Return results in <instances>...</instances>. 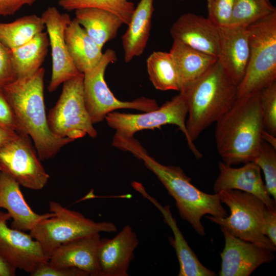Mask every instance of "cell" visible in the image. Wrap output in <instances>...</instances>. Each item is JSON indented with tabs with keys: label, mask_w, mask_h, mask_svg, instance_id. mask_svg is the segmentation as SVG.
<instances>
[{
	"label": "cell",
	"mask_w": 276,
	"mask_h": 276,
	"mask_svg": "<svg viewBox=\"0 0 276 276\" xmlns=\"http://www.w3.org/2000/svg\"><path fill=\"white\" fill-rule=\"evenodd\" d=\"M112 144L143 161L145 166L156 175L174 198L181 218L189 222L200 236L205 235L201 222L203 216L228 215L217 193L210 194L199 190L191 182V179L180 167L160 164L150 156L134 137H116L112 140Z\"/></svg>",
	"instance_id": "obj_1"
},
{
	"label": "cell",
	"mask_w": 276,
	"mask_h": 276,
	"mask_svg": "<svg viewBox=\"0 0 276 276\" xmlns=\"http://www.w3.org/2000/svg\"><path fill=\"white\" fill-rule=\"evenodd\" d=\"M45 70L15 79L3 91L26 133L33 141L40 160L54 157L65 145L74 141L60 137L50 130L44 100Z\"/></svg>",
	"instance_id": "obj_2"
},
{
	"label": "cell",
	"mask_w": 276,
	"mask_h": 276,
	"mask_svg": "<svg viewBox=\"0 0 276 276\" xmlns=\"http://www.w3.org/2000/svg\"><path fill=\"white\" fill-rule=\"evenodd\" d=\"M259 91L237 98L216 122L217 151L229 165L254 162L258 155L264 129Z\"/></svg>",
	"instance_id": "obj_3"
},
{
	"label": "cell",
	"mask_w": 276,
	"mask_h": 276,
	"mask_svg": "<svg viewBox=\"0 0 276 276\" xmlns=\"http://www.w3.org/2000/svg\"><path fill=\"white\" fill-rule=\"evenodd\" d=\"M237 87L217 59L208 72L182 93L187 99L186 128L191 141L194 142L232 107L237 99Z\"/></svg>",
	"instance_id": "obj_4"
},
{
	"label": "cell",
	"mask_w": 276,
	"mask_h": 276,
	"mask_svg": "<svg viewBox=\"0 0 276 276\" xmlns=\"http://www.w3.org/2000/svg\"><path fill=\"white\" fill-rule=\"evenodd\" d=\"M222 203L230 210L226 217L206 218L229 234L261 247L275 251L276 247L265 235L264 203L256 196L238 190H222L217 193Z\"/></svg>",
	"instance_id": "obj_5"
},
{
	"label": "cell",
	"mask_w": 276,
	"mask_h": 276,
	"mask_svg": "<svg viewBox=\"0 0 276 276\" xmlns=\"http://www.w3.org/2000/svg\"><path fill=\"white\" fill-rule=\"evenodd\" d=\"M250 53L237 98L260 91L276 81V11L247 27Z\"/></svg>",
	"instance_id": "obj_6"
},
{
	"label": "cell",
	"mask_w": 276,
	"mask_h": 276,
	"mask_svg": "<svg viewBox=\"0 0 276 276\" xmlns=\"http://www.w3.org/2000/svg\"><path fill=\"white\" fill-rule=\"evenodd\" d=\"M49 210L55 215L41 220L30 231V235L39 243L49 260L54 251L64 243L96 233L117 231L112 222H95L55 201L50 202Z\"/></svg>",
	"instance_id": "obj_7"
},
{
	"label": "cell",
	"mask_w": 276,
	"mask_h": 276,
	"mask_svg": "<svg viewBox=\"0 0 276 276\" xmlns=\"http://www.w3.org/2000/svg\"><path fill=\"white\" fill-rule=\"evenodd\" d=\"M188 105L185 94H179L160 107L142 113H128L111 112L105 119L108 125L116 130L114 136L123 138L134 137L138 131L159 128L166 124L177 126L185 136L191 151L197 159L202 154L191 141L186 128Z\"/></svg>",
	"instance_id": "obj_8"
},
{
	"label": "cell",
	"mask_w": 276,
	"mask_h": 276,
	"mask_svg": "<svg viewBox=\"0 0 276 276\" xmlns=\"http://www.w3.org/2000/svg\"><path fill=\"white\" fill-rule=\"evenodd\" d=\"M83 78L79 73L63 83L59 98L47 116L50 130L59 137L74 141L86 134L97 136L85 104Z\"/></svg>",
	"instance_id": "obj_9"
},
{
	"label": "cell",
	"mask_w": 276,
	"mask_h": 276,
	"mask_svg": "<svg viewBox=\"0 0 276 276\" xmlns=\"http://www.w3.org/2000/svg\"><path fill=\"white\" fill-rule=\"evenodd\" d=\"M117 59L114 51L107 49L99 63L83 74L84 99L93 124L103 121L107 114L117 109H132L147 112L159 107L155 100L145 97L123 101L114 96L107 86L104 75L108 65Z\"/></svg>",
	"instance_id": "obj_10"
},
{
	"label": "cell",
	"mask_w": 276,
	"mask_h": 276,
	"mask_svg": "<svg viewBox=\"0 0 276 276\" xmlns=\"http://www.w3.org/2000/svg\"><path fill=\"white\" fill-rule=\"evenodd\" d=\"M26 133H18L0 147V172L19 185L34 190L43 189L50 175L40 162Z\"/></svg>",
	"instance_id": "obj_11"
},
{
	"label": "cell",
	"mask_w": 276,
	"mask_h": 276,
	"mask_svg": "<svg viewBox=\"0 0 276 276\" xmlns=\"http://www.w3.org/2000/svg\"><path fill=\"white\" fill-rule=\"evenodd\" d=\"M41 17L44 23L51 49L52 69L48 90L51 93L65 81L79 73L69 54L64 38L66 27L71 21L67 13L53 6L48 7Z\"/></svg>",
	"instance_id": "obj_12"
},
{
	"label": "cell",
	"mask_w": 276,
	"mask_h": 276,
	"mask_svg": "<svg viewBox=\"0 0 276 276\" xmlns=\"http://www.w3.org/2000/svg\"><path fill=\"white\" fill-rule=\"evenodd\" d=\"M10 219L8 213L0 212V256L31 275L41 263L49 260L30 234L8 227Z\"/></svg>",
	"instance_id": "obj_13"
},
{
	"label": "cell",
	"mask_w": 276,
	"mask_h": 276,
	"mask_svg": "<svg viewBox=\"0 0 276 276\" xmlns=\"http://www.w3.org/2000/svg\"><path fill=\"white\" fill-rule=\"evenodd\" d=\"M225 239L220 276H248L261 265L274 259L272 251L241 240L220 227Z\"/></svg>",
	"instance_id": "obj_14"
},
{
	"label": "cell",
	"mask_w": 276,
	"mask_h": 276,
	"mask_svg": "<svg viewBox=\"0 0 276 276\" xmlns=\"http://www.w3.org/2000/svg\"><path fill=\"white\" fill-rule=\"evenodd\" d=\"M138 245L137 236L128 224L113 238H101L97 249L99 276H128Z\"/></svg>",
	"instance_id": "obj_15"
},
{
	"label": "cell",
	"mask_w": 276,
	"mask_h": 276,
	"mask_svg": "<svg viewBox=\"0 0 276 276\" xmlns=\"http://www.w3.org/2000/svg\"><path fill=\"white\" fill-rule=\"evenodd\" d=\"M170 34L173 40L218 58L220 28L208 18L191 13L182 14L171 26Z\"/></svg>",
	"instance_id": "obj_16"
},
{
	"label": "cell",
	"mask_w": 276,
	"mask_h": 276,
	"mask_svg": "<svg viewBox=\"0 0 276 276\" xmlns=\"http://www.w3.org/2000/svg\"><path fill=\"white\" fill-rule=\"evenodd\" d=\"M219 170V174L213 186L215 193L227 189L244 191L260 198L268 209L276 211V201L268 194L262 179L261 169L255 162H249L236 168L221 162Z\"/></svg>",
	"instance_id": "obj_17"
},
{
	"label": "cell",
	"mask_w": 276,
	"mask_h": 276,
	"mask_svg": "<svg viewBox=\"0 0 276 276\" xmlns=\"http://www.w3.org/2000/svg\"><path fill=\"white\" fill-rule=\"evenodd\" d=\"M250 48L247 28H220L218 61L237 86L245 75Z\"/></svg>",
	"instance_id": "obj_18"
},
{
	"label": "cell",
	"mask_w": 276,
	"mask_h": 276,
	"mask_svg": "<svg viewBox=\"0 0 276 276\" xmlns=\"http://www.w3.org/2000/svg\"><path fill=\"white\" fill-rule=\"evenodd\" d=\"M100 233L82 237L62 244L51 255L49 262L53 265L76 267L90 276H99L97 249Z\"/></svg>",
	"instance_id": "obj_19"
},
{
	"label": "cell",
	"mask_w": 276,
	"mask_h": 276,
	"mask_svg": "<svg viewBox=\"0 0 276 276\" xmlns=\"http://www.w3.org/2000/svg\"><path fill=\"white\" fill-rule=\"evenodd\" d=\"M20 185L12 177L0 172V208L6 209L12 222L11 227L30 231L40 221L52 217V212L38 214L29 206L20 189Z\"/></svg>",
	"instance_id": "obj_20"
},
{
	"label": "cell",
	"mask_w": 276,
	"mask_h": 276,
	"mask_svg": "<svg viewBox=\"0 0 276 276\" xmlns=\"http://www.w3.org/2000/svg\"><path fill=\"white\" fill-rule=\"evenodd\" d=\"M132 187L144 197L150 201L162 213L165 222L171 228L174 238H169L170 244L175 249L179 264V276H215L216 273L203 265L190 248L178 228L172 216L169 205L162 206L155 199L149 195L142 183L134 182Z\"/></svg>",
	"instance_id": "obj_21"
},
{
	"label": "cell",
	"mask_w": 276,
	"mask_h": 276,
	"mask_svg": "<svg viewBox=\"0 0 276 276\" xmlns=\"http://www.w3.org/2000/svg\"><path fill=\"white\" fill-rule=\"evenodd\" d=\"M154 11L153 0H140L122 37L124 61L130 62L143 54L149 38Z\"/></svg>",
	"instance_id": "obj_22"
},
{
	"label": "cell",
	"mask_w": 276,
	"mask_h": 276,
	"mask_svg": "<svg viewBox=\"0 0 276 276\" xmlns=\"http://www.w3.org/2000/svg\"><path fill=\"white\" fill-rule=\"evenodd\" d=\"M170 53L176 65L180 91H186L217 62V58L173 40Z\"/></svg>",
	"instance_id": "obj_23"
},
{
	"label": "cell",
	"mask_w": 276,
	"mask_h": 276,
	"mask_svg": "<svg viewBox=\"0 0 276 276\" xmlns=\"http://www.w3.org/2000/svg\"><path fill=\"white\" fill-rule=\"evenodd\" d=\"M64 38L69 54L79 73L89 71L100 61L102 49L74 18L66 27Z\"/></svg>",
	"instance_id": "obj_24"
},
{
	"label": "cell",
	"mask_w": 276,
	"mask_h": 276,
	"mask_svg": "<svg viewBox=\"0 0 276 276\" xmlns=\"http://www.w3.org/2000/svg\"><path fill=\"white\" fill-rule=\"evenodd\" d=\"M75 13L74 19L102 49L116 37L124 24L118 16L102 9H80L76 10Z\"/></svg>",
	"instance_id": "obj_25"
},
{
	"label": "cell",
	"mask_w": 276,
	"mask_h": 276,
	"mask_svg": "<svg viewBox=\"0 0 276 276\" xmlns=\"http://www.w3.org/2000/svg\"><path fill=\"white\" fill-rule=\"evenodd\" d=\"M49 46L48 34L43 31L25 44L10 50L16 79L31 75L41 67Z\"/></svg>",
	"instance_id": "obj_26"
},
{
	"label": "cell",
	"mask_w": 276,
	"mask_h": 276,
	"mask_svg": "<svg viewBox=\"0 0 276 276\" xmlns=\"http://www.w3.org/2000/svg\"><path fill=\"white\" fill-rule=\"evenodd\" d=\"M149 79L157 90L180 91L178 71L171 53L154 51L146 61Z\"/></svg>",
	"instance_id": "obj_27"
},
{
	"label": "cell",
	"mask_w": 276,
	"mask_h": 276,
	"mask_svg": "<svg viewBox=\"0 0 276 276\" xmlns=\"http://www.w3.org/2000/svg\"><path fill=\"white\" fill-rule=\"evenodd\" d=\"M45 28L41 16L36 14L26 15L10 22H0V41L11 50L28 42Z\"/></svg>",
	"instance_id": "obj_28"
},
{
	"label": "cell",
	"mask_w": 276,
	"mask_h": 276,
	"mask_svg": "<svg viewBox=\"0 0 276 276\" xmlns=\"http://www.w3.org/2000/svg\"><path fill=\"white\" fill-rule=\"evenodd\" d=\"M275 11L270 0H235L228 27L247 28Z\"/></svg>",
	"instance_id": "obj_29"
},
{
	"label": "cell",
	"mask_w": 276,
	"mask_h": 276,
	"mask_svg": "<svg viewBox=\"0 0 276 276\" xmlns=\"http://www.w3.org/2000/svg\"><path fill=\"white\" fill-rule=\"evenodd\" d=\"M58 5L67 11L97 8L111 12L128 25L135 9L130 0H56Z\"/></svg>",
	"instance_id": "obj_30"
},
{
	"label": "cell",
	"mask_w": 276,
	"mask_h": 276,
	"mask_svg": "<svg viewBox=\"0 0 276 276\" xmlns=\"http://www.w3.org/2000/svg\"><path fill=\"white\" fill-rule=\"evenodd\" d=\"M254 162L263 171L266 191L276 201V149L262 140Z\"/></svg>",
	"instance_id": "obj_31"
},
{
	"label": "cell",
	"mask_w": 276,
	"mask_h": 276,
	"mask_svg": "<svg viewBox=\"0 0 276 276\" xmlns=\"http://www.w3.org/2000/svg\"><path fill=\"white\" fill-rule=\"evenodd\" d=\"M264 130L276 135V81L259 91Z\"/></svg>",
	"instance_id": "obj_32"
},
{
	"label": "cell",
	"mask_w": 276,
	"mask_h": 276,
	"mask_svg": "<svg viewBox=\"0 0 276 276\" xmlns=\"http://www.w3.org/2000/svg\"><path fill=\"white\" fill-rule=\"evenodd\" d=\"M208 18L218 28L228 27L235 0H206Z\"/></svg>",
	"instance_id": "obj_33"
},
{
	"label": "cell",
	"mask_w": 276,
	"mask_h": 276,
	"mask_svg": "<svg viewBox=\"0 0 276 276\" xmlns=\"http://www.w3.org/2000/svg\"><path fill=\"white\" fill-rule=\"evenodd\" d=\"M0 127L17 133H26L3 89L0 90Z\"/></svg>",
	"instance_id": "obj_34"
},
{
	"label": "cell",
	"mask_w": 276,
	"mask_h": 276,
	"mask_svg": "<svg viewBox=\"0 0 276 276\" xmlns=\"http://www.w3.org/2000/svg\"><path fill=\"white\" fill-rule=\"evenodd\" d=\"M31 276H88V273L76 267L54 266L48 261L41 263Z\"/></svg>",
	"instance_id": "obj_35"
},
{
	"label": "cell",
	"mask_w": 276,
	"mask_h": 276,
	"mask_svg": "<svg viewBox=\"0 0 276 276\" xmlns=\"http://www.w3.org/2000/svg\"><path fill=\"white\" fill-rule=\"evenodd\" d=\"M15 79L10 49L0 41V90Z\"/></svg>",
	"instance_id": "obj_36"
},
{
	"label": "cell",
	"mask_w": 276,
	"mask_h": 276,
	"mask_svg": "<svg viewBox=\"0 0 276 276\" xmlns=\"http://www.w3.org/2000/svg\"><path fill=\"white\" fill-rule=\"evenodd\" d=\"M37 0H0V16L14 15L25 6H31Z\"/></svg>",
	"instance_id": "obj_37"
},
{
	"label": "cell",
	"mask_w": 276,
	"mask_h": 276,
	"mask_svg": "<svg viewBox=\"0 0 276 276\" xmlns=\"http://www.w3.org/2000/svg\"><path fill=\"white\" fill-rule=\"evenodd\" d=\"M265 235L276 246V211H272L267 208L264 213Z\"/></svg>",
	"instance_id": "obj_38"
},
{
	"label": "cell",
	"mask_w": 276,
	"mask_h": 276,
	"mask_svg": "<svg viewBox=\"0 0 276 276\" xmlns=\"http://www.w3.org/2000/svg\"><path fill=\"white\" fill-rule=\"evenodd\" d=\"M17 269L0 256V276H14Z\"/></svg>",
	"instance_id": "obj_39"
},
{
	"label": "cell",
	"mask_w": 276,
	"mask_h": 276,
	"mask_svg": "<svg viewBox=\"0 0 276 276\" xmlns=\"http://www.w3.org/2000/svg\"><path fill=\"white\" fill-rule=\"evenodd\" d=\"M18 134L0 127V147L13 139Z\"/></svg>",
	"instance_id": "obj_40"
},
{
	"label": "cell",
	"mask_w": 276,
	"mask_h": 276,
	"mask_svg": "<svg viewBox=\"0 0 276 276\" xmlns=\"http://www.w3.org/2000/svg\"><path fill=\"white\" fill-rule=\"evenodd\" d=\"M261 139L276 149V137L274 135L263 129L261 133Z\"/></svg>",
	"instance_id": "obj_41"
},
{
	"label": "cell",
	"mask_w": 276,
	"mask_h": 276,
	"mask_svg": "<svg viewBox=\"0 0 276 276\" xmlns=\"http://www.w3.org/2000/svg\"><path fill=\"white\" fill-rule=\"evenodd\" d=\"M180 1H182V0H180Z\"/></svg>",
	"instance_id": "obj_42"
}]
</instances>
